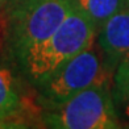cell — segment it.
Masks as SVG:
<instances>
[{
	"instance_id": "cell-1",
	"label": "cell",
	"mask_w": 129,
	"mask_h": 129,
	"mask_svg": "<svg viewBox=\"0 0 129 129\" xmlns=\"http://www.w3.org/2000/svg\"><path fill=\"white\" fill-rule=\"evenodd\" d=\"M75 8L74 0H11L0 12L8 50L19 62L54 33Z\"/></svg>"
},
{
	"instance_id": "cell-4",
	"label": "cell",
	"mask_w": 129,
	"mask_h": 129,
	"mask_svg": "<svg viewBox=\"0 0 129 129\" xmlns=\"http://www.w3.org/2000/svg\"><path fill=\"white\" fill-rule=\"evenodd\" d=\"M112 70L92 45L37 82L41 99L46 108L55 107L88 87L112 84Z\"/></svg>"
},
{
	"instance_id": "cell-10",
	"label": "cell",
	"mask_w": 129,
	"mask_h": 129,
	"mask_svg": "<svg viewBox=\"0 0 129 129\" xmlns=\"http://www.w3.org/2000/svg\"><path fill=\"white\" fill-rule=\"evenodd\" d=\"M128 5H129V0H128Z\"/></svg>"
},
{
	"instance_id": "cell-2",
	"label": "cell",
	"mask_w": 129,
	"mask_h": 129,
	"mask_svg": "<svg viewBox=\"0 0 129 129\" xmlns=\"http://www.w3.org/2000/svg\"><path fill=\"white\" fill-rule=\"evenodd\" d=\"M98 33L95 24L75 7L59 28L19 61L21 69L32 80L46 78L63 63L93 45Z\"/></svg>"
},
{
	"instance_id": "cell-8",
	"label": "cell",
	"mask_w": 129,
	"mask_h": 129,
	"mask_svg": "<svg viewBox=\"0 0 129 129\" xmlns=\"http://www.w3.org/2000/svg\"><path fill=\"white\" fill-rule=\"evenodd\" d=\"M112 98L119 116L129 120V54L117 63L112 80Z\"/></svg>"
},
{
	"instance_id": "cell-7",
	"label": "cell",
	"mask_w": 129,
	"mask_h": 129,
	"mask_svg": "<svg viewBox=\"0 0 129 129\" xmlns=\"http://www.w3.org/2000/svg\"><path fill=\"white\" fill-rule=\"evenodd\" d=\"M74 4L95 24L98 32L108 19L128 5V0H74Z\"/></svg>"
},
{
	"instance_id": "cell-6",
	"label": "cell",
	"mask_w": 129,
	"mask_h": 129,
	"mask_svg": "<svg viewBox=\"0 0 129 129\" xmlns=\"http://www.w3.org/2000/svg\"><path fill=\"white\" fill-rule=\"evenodd\" d=\"M96 40L107 63L116 69L117 63L129 54V5L104 22Z\"/></svg>"
},
{
	"instance_id": "cell-5",
	"label": "cell",
	"mask_w": 129,
	"mask_h": 129,
	"mask_svg": "<svg viewBox=\"0 0 129 129\" xmlns=\"http://www.w3.org/2000/svg\"><path fill=\"white\" fill-rule=\"evenodd\" d=\"M41 109L24 100L17 91L16 82L8 69L0 66V128L24 126Z\"/></svg>"
},
{
	"instance_id": "cell-3",
	"label": "cell",
	"mask_w": 129,
	"mask_h": 129,
	"mask_svg": "<svg viewBox=\"0 0 129 129\" xmlns=\"http://www.w3.org/2000/svg\"><path fill=\"white\" fill-rule=\"evenodd\" d=\"M41 122L55 129L119 128V113L112 98V84L88 87L64 103L41 113Z\"/></svg>"
},
{
	"instance_id": "cell-9",
	"label": "cell",
	"mask_w": 129,
	"mask_h": 129,
	"mask_svg": "<svg viewBox=\"0 0 129 129\" xmlns=\"http://www.w3.org/2000/svg\"><path fill=\"white\" fill-rule=\"evenodd\" d=\"M11 3V0H0V12L5 9V7Z\"/></svg>"
}]
</instances>
